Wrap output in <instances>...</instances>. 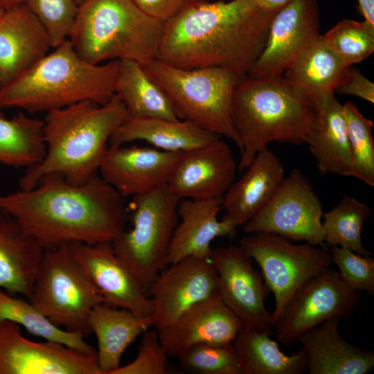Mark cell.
I'll list each match as a JSON object with an SVG mask.
<instances>
[{"label":"cell","instance_id":"d590c367","mask_svg":"<svg viewBox=\"0 0 374 374\" xmlns=\"http://www.w3.org/2000/svg\"><path fill=\"white\" fill-rule=\"evenodd\" d=\"M321 37L346 66L362 62L374 51V26L366 21L342 19Z\"/></svg>","mask_w":374,"mask_h":374},{"label":"cell","instance_id":"836d02e7","mask_svg":"<svg viewBox=\"0 0 374 374\" xmlns=\"http://www.w3.org/2000/svg\"><path fill=\"white\" fill-rule=\"evenodd\" d=\"M372 211L365 203L345 195L331 210L323 214V242L346 247L364 256L372 255L363 246L362 233Z\"/></svg>","mask_w":374,"mask_h":374},{"label":"cell","instance_id":"44dd1931","mask_svg":"<svg viewBox=\"0 0 374 374\" xmlns=\"http://www.w3.org/2000/svg\"><path fill=\"white\" fill-rule=\"evenodd\" d=\"M222 202V197L179 201V221L170 243L168 265L187 256L209 258L214 239L234 236L236 227L217 218Z\"/></svg>","mask_w":374,"mask_h":374},{"label":"cell","instance_id":"f546056e","mask_svg":"<svg viewBox=\"0 0 374 374\" xmlns=\"http://www.w3.org/2000/svg\"><path fill=\"white\" fill-rule=\"evenodd\" d=\"M270 335L242 327L233 344L242 374H301L307 371V359L301 349L287 355Z\"/></svg>","mask_w":374,"mask_h":374},{"label":"cell","instance_id":"74e56055","mask_svg":"<svg viewBox=\"0 0 374 374\" xmlns=\"http://www.w3.org/2000/svg\"><path fill=\"white\" fill-rule=\"evenodd\" d=\"M25 4L46 30L52 48L69 39L79 8L73 0H26Z\"/></svg>","mask_w":374,"mask_h":374},{"label":"cell","instance_id":"603a6c76","mask_svg":"<svg viewBox=\"0 0 374 374\" xmlns=\"http://www.w3.org/2000/svg\"><path fill=\"white\" fill-rule=\"evenodd\" d=\"M312 126L305 143L322 175L352 176L353 162L343 105L327 93L312 105Z\"/></svg>","mask_w":374,"mask_h":374},{"label":"cell","instance_id":"bcb514c9","mask_svg":"<svg viewBox=\"0 0 374 374\" xmlns=\"http://www.w3.org/2000/svg\"><path fill=\"white\" fill-rule=\"evenodd\" d=\"M75 3L80 6L81 4H82L86 0H73Z\"/></svg>","mask_w":374,"mask_h":374},{"label":"cell","instance_id":"277c9868","mask_svg":"<svg viewBox=\"0 0 374 374\" xmlns=\"http://www.w3.org/2000/svg\"><path fill=\"white\" fill-rule=\"evenodd\" d=\"M119 61L92 64L69 39L0 86V109L48 112L89 100L103 105L115 95Z\"/></svg>","mask_w":374,"mask_h":374},{"label":"cell","instance_id":"60d3db41","mask_svg":"<svg viewBox=\"0 0 374 374\" xmlns=\"http://www.w3.org/2000/svg\"><path fill=\"white\" fill-rule=\"evenodd\" d=\"M137 6L147 15L167 21L192 0H133Z\"/></svg>","mask_w":374,"mask_h":374},{"label":"cell","instance_id":"e0dca14e","mask_svg":"<svg viewBox=\"0 0 374 374\" xmlns=\"http://www.w3.org/2000/svg\"><path fill=\"white\" fill-rule=\"evenodd\" d=\"M217 292V272L209 258L187 256L166 265L150 287L154 327L172 323L185 310Z\"/></svg>","mask_w":374,"mask_h":374},{"label":"cell","instance_id":"83f0119b","mask_svg":"<svg viewBox=\"0 0 374 374\" xmlns=\"http://www.w3.org/2000/svg\"><path fill=\"white\" fill-rule=\"evenodd\" d=\"M219 137L186 121L128 117L114 130L109 145L143 141L163 151L185 152Z\"/></svg>","mask_w":374,"mask_h":374},{"label":"cell","instance_id":"e575fe53","mask_svg":"<svg viewBox=\"0 0 374 374\" xmlns=\"http://www.w3.org/2000/svg\"><path fill=\"white\" fill-rule=\"evenodd\" d=\"M353 162L352 176L374 186L373 123L351 102L343 105Z\"/></svg>","mask_w":374,"mask_h":374},{"label":"cell","instance_id":"9a60e30c","mask_svg":"<svg viewBox=\"0 0 374 374\" xmlns=\"http://www.w3.org/2000/svg\"><path fill=\"white\" fill-rule=\"evenodd\" d=\"M0 374H102L97 356L56 342L24 337L21 326L0 321Z\"/></svg>","mask_w":374,"mask_h":374},{"label":"cell","instance_id":"f1b7e54d","mask_svg":"<svg viewBox=\"0 0 374 374\" xmlns=\"http://www.w3.org/2000/svg\"><path fill=\"white\" fill-rule=\"evenodd\" d=\"M350 69L319 35L284 72V78L312 105L321 96L334 92L344 84L349 76Z\"/></svg>","mask_w":374,"mask_h":374},{"label":"cell","instance_id":"4316f807","mask_svg":"<svg viewBox=\"0 0 374 374\" xmlns=\"http://www.w3.org/2000/svg\"><path fill=\"white\" fill-rule=\"evenodd\" d=\"M89 324L96 335L97 361L102 374H112L121 366L127 348L146 330L154 327L153 317H140L130 310L100 303L89 316Z\"/></svg>","mask_w":374,"mask_h":374},{"label":"cell","instance_id":"6da1fadb","mask_svg":"<svg viewBox=\"0 0 374 374\" xmlns=\"http://www.w3.org/2000/svg\"><path fill=\"white\" fill-rule=\"evenodd\" d=\"M124 199L97 174L79 185L51 174L31 188L0 195V211L50 249L113 242L126 230L129 213Z\"/></svg>","mask_w":374,"mask_h":374},{"label":"cell","instance_id":"3957f363","mask_svg":"<svg viewBox=\"0 0 374 374\" xmlns=\"http://www.w3.org/2000/svg\"><path fill=\"white\" fill-rule=\"evenodd\" d=\"M128 117L116 94L103 105L85 100L46 112L43 120L45 155L26 168L19 188H31L51 174L73 184L85 183L97 174L112 134Z\"/></svg>","mask_w":374,"mask_h":374},{"label":"cell","instance_id":"ab89813d","mask_svg":"<svg viewBox=\"0 0 374 374\" xmlns=\"http://www.w3.org/2000/svg\"><path fill=\"white\" fill-rule=\"evenodd\" d=\"M168 357L157 330L148 329L141 335L135 359L120 366L112 374H166L170 371Z\"/></svg>","mask_w":374,"mask_h":374},{"label":"cell","instance_id":"4dcf8cb0","mask_svg":"<svg viewBox=\"0 0 374 374\" xmlns=\"http://www.w3.org/2000/svg\"><path fill=\"white\" fill-rule=\"evenodd\" d=\"M119 61L115 94L124 104L129 118L179 120L163 91L148 77L141 64Z\"/></svg>","mask_w":374,"mask_h":374},{"label":"cell","instance_id":"2e32d148","mask_svg":"<svg viewBox=\"0 0 374 374\" xmlns=\"http://www.w3.org/2000/svg\"><path fill=\"white\" fill-rule=\"evenodd\" d=\"M68 246L105 304L130 310L140 317H153L152 299L116 253L112 242Z\"/></svg>","mask_w":374,"mask_h":374},{"label":"cell","instance_id":"b9f144b4","mask_svg":"<svg viewBox=\"0 0 374 374\" xmlns=\"http://www.w3.org/2000/svg\"><path fill=\"white\" fill-rule=\"evenodd\" d=\"M335 91L341 94L355 96L374 103L373 82L355 69H350L348 80Z\"/></svg>","mask_w":374,"mask_h":374},{"label":"cell","instance_id":"7c38bea8","mask_svg":"<svg viewBox=\"0 0 374 374\" xmlns=\"http://www.w3.org/2000/svg\"><path fill=\"white\" fill-rule=\"evenodd\" d=\"M361 299L330 267L313 276L292 296L274 323L273 334L285 346L298 341L309 330L323 321L348 319Z\"/></svg>","mask_w":374,"mask_h":374},{"label":"cell","instance_id":"484cf974","mask_svg":"<svg viewBox=\"0 0 374 374\" xmlns=\"http://www.w3.org/2000/svg\"><path fill=\"white\" fill-rule=\"evenodd\" d=\"M44 251L12 216L0 211V288L28 299Z\"/></svg>","mask_w":374,"mask_h":374},{"label":"cell","instance_id":"52a82bcc","mask_svg":"<svg viewBox=\"0 0 374 374\" xmlns=\"http://www.w3.org/2000/svg\"><path fill=\"white\" fill-rule=\"evenodd\" d=\"M163 91L179 120L231 140L242 148L233 118V100L247 75L226 67L181 69L153 59L141 64Z\"/></svg>","mask_w":374,"mask_h":374},{"label":"cell","instance_id":"30bf717a","mask_svg":"<svg viewBox=\"0 0 374 374\" xmlns=\"http://www.w3.org/2000/svg\"><path fill=\"white\" fill-rule=\"evenodd\" d=\"M239 245L259 265L265 283L274 296L273 326L295 292L332 265L326 245L296 244L273 233H249Z\"/></svg>","mask_w":374,"mask_h":374},{"label":"cell","instance_id":"5b68a950","mask_svg":"<svg viewBox=\"0 0 374 374\" xmlns=\"http://www.w3.org/2000/svg\"><path fill=\"white\" fill-rule=\"evenodd\" d=\"M312 105L282 76H245L233 100V118L241 140L240 171L272 141L305 143Z\"/></svg>","mask_w":374,"mask_h":374},{"label":"cell","instance_id":"8d00e7d4","mask_svg":"<svg viewBox=\"0 0 374 374\" xmlns=\"http://www.w3.org/2000/svg\"><path fill=\"white\" fill-rule=\"evenodd\" d=\"M181 369L196 374H242L233 342L224 344H199L177 357Z\"/></svg>","mask_w":374,"mask_h":374},{"label":"cell","instance_id":"cb8c5ba5","mask_svg":"<svg viewBox=\"0 0 374 374\" xmlns=\"http://www.w3.org/2000/svg\"><path fill=\"white\" fill-rule=\"evenodd\" d=\"M332 318L301 335L298 341L310 374H366L374 368V353L346 341Z\"/></svg>","mask_w":374,"mask_h":374},{"label":"cell","instance_id":"f6af8a7d","mask_svg":"<svg viewBox=\"0 0 374 374\" xmlns=\"http://www.w3.org/2000/svg\"><path fill=\"white\" fill-rule=\"evenodd\" d=\"M26 0H0V7L8 10L25 3Z\"/></svg>","mask_w":374,"mask_h":374},{"label":"cell","instance_id":"7a4b0ae2","mask_svg":"<svg viewBox=\"0 0 374 374\" xmlns=\"http://www.w3.org/2000/svg\"><path fill=\"white\" fill-rule=\"evenodd\" d=\"M276 12L256 0H192L165 21L156 59L181 69L226 67L248 75Z\"/></svg>","mask_w":374,"mask_h":374},{"label":"cell","instance_id":"1f68e13d","mask_svg":"<svg viewBox=\"0 0 374 374\" xmlns=\"http://www.w3.org/2000/svg\"><path fill=\"white\" fill-rule=\"evenodd\" d=\"M43 121L23 113L8 118L0 111V163L28 168L44 157Z\"/></svg>","mask_w":374,"mask_h":374},{"label":"cell","instance_id":"ffe728a7","mask_svg":"<svg viewBox=\"0 0 374 374\" xmlns=\"http://www.w3.org/2000/svg\"><path fill=\"white\" fill-rule=\"evenodd\" d=\"M242 327L216 292L188 308L170 325L157 330L168 355L177 358L196 344L232 343Z\"/></svg>","mask_w":374,"mask_h":374},{"label":"cell","instance_id":"ee69618b","mask_svg":"<svg viewBox=\"0 0 374 374\" xmlns=\"http://www.w3.org/2000/svg\"><path fill=\"white\" fill-rule=\"evenodd\" d=\"M261 6L272 10H277L290 0H256Z\"/></svg>","mask_w":374,"mask_h":374},{"label":"cell","instance_id":"ba28073f","mask_svg":"<svg viewBox=\"0 0 374 374\" xmlns=\"http://www.w3.org/2000/svg\"><path fill=\"white\" fill-rule=\"evenodd\" d=\"M180 199L162 185L133 197L132 228L112 243L147 293L159 272L168 265V251L177 225Z\"/></svg>","mask_w":374,"mask_h":374},{"label":"cell","instance_id":"7bdbcfd3","mask_svg":"<svg viewBox=\"0 0 374 374\" xmlns=\"http://www.w3.org/2000/svg\"><path fill=\"white\" fill-rule=\"evenodd\" d=\"M364 21L374 26V0H357Z\"/></svg>","mask_w":374,"mask_h":374},{"label":"cell","instance_id":"d6986e66","mask_svg":"<svg viewBox=\"0 0 374 374\" xmlns=\"http://www.w3.org/2000/svg\"><path fill=\"white\" fill-rule=\"evenodd\" d=\"M236 163L220 137L183 152L167 186L179 199L222 197L233 182Z\"/></svg>","mask_w":374,"mask_h":374},{"label":"cell","instance_id":"ac0fdd59","mask_svg":"<svg viewBox=\"0 0 374 374\" xmlns=\"http://www.w3.org/2000/svg\"><path fill=\"white\" fill-rule=\"evenodd\" d=\"M182 153L136 145H109L98 171L124 198L133 197L167 184Z\"/></svg>","mask_w":374,"mask_h":374},{"label":"cell","instance_id":"4fadbf2b","mask_svg":"<svg viewBox=\"0 0 374 374\" xmlns=\"http://www.w3.org/2000/svg\"><path fill=\"white\" fill-rule=\"evenodd\" d=\"M217 292L244 328L273 334L271 312L265 304L270 291L253 260L240 245L212 249Z\"/></svg>","mask_w":374,"mask_h":374},{"label":"cell","instance_id":"8992f818","mask_svg":"<svg viewBox=\"0 0 374 374\" xmlns=\"http://www.w3.org/2000/svg\"><path fill=\"white\" fill-rule=\"evenodd\" d=\"M164 24L133 0H86L69 39L90 63L130 60L142 64L156 58Z\"/></svg>","mask_w":374,"mask_h":374},{"label":"cell","instance_id":"d6a6232c","mask_svg":"<svg viewBox=\"0 0 374 374\" xmlns=\"http://www.w3.org/2000/svg\"><path fill=\"white\" fill-rule=\"evenodd\" d=\"M8 320L24 327L30 334L56 342L87 355L97 356L96 349L80 333L64 330L51 322L28 300L8 294L0 288V321Z\"/></svg>","mask_w":374,"mask_h":374},{"label":"cell","instance_id":"9c48e42d","mask_svg":"<svg viewBox=\"0 0 374 374\" xmlns=\"http://www.w3.org/2000/svg\"><path fill=\"white\" fill-rule=\"evenodd\" d=\"M28 300L56 326L84 337L91 311L105 303L68 245L45 249Z\"/></svg>","mask_w":374,"mask_h":374},{"label":"cell","instance_id":"d4e9b609","mask_svg":"<svg viewBox=\"0 0 374 374\" xmlns=\"http://www.w3.org/2000/svg\"><path fill=\"white\" fill-rule=\"evenodd\" d=\"M246 169L222 196L226 213L222 219L236 228L243 226L263 207L284 178L282 163L267 147L256 155Z\"/></svg>","mask_w":374,"mask_h":374},{"label":"cell","instance_id":"7402d4cb","mask_svg":"<svg viewBox=\"0 0 374 374\" xmlns=\"http://www.w3.org/2000/svg\"><path fill=\"white\" fill-rule=\"evenodd\" d=\"M46 30L24 3L0 17V86L17 76L51 48Z\"/></svg>","mask_w":374,"mask_h":374},{"label":"cell","instance_id":"8fae6325","mask_svg":"<svg viewBox=\"0 0 374 374\" xmlns=\"http://www.w3.org/2000/svg\"><path fill=\"white\" fill-rule=\"evenodd\" d=\"M322 204L300 170L282 179L263 207L242 227L246 233H269L325 246Z\"/></svg>","mask_w":374,"mask_h":374},{"label":"cell","instance_id":"5bb4252c","mask_svg":"<svg viewBox=\"0 0 374 374\" xmlns=\"http://www.w3.org/2000/svg\"><path fill=\"white\" fill-rule=\"evenodd\" d=\"M317 0H290L274 13L264 48L248 75L282 76L319 36Z\"/></svg>","mask_w":374,"mask_h":374},{"label":"cell","instance_id":"7dc6e473","mask_svg":"<svg viewBox=\"0 0 374 374\" xmlns=\"http://www.w3.org/2000/svg\"><path fill=\"white\" fill-rule=\"evenodd\" d=\"M5 10H3L1 7H0V17L3 15V13L4 12Z\"/></svg>","mask_w":374,"mask_h":374},{"label":"cell","instance_id":"f35d334b","mask_svg":"<svg viewBox=\"0 0 374 374\" xmlns=\"http://www.w3.org/2000/svg\"><path fill=\"white\" fill-rule=\"evenodd\" d=\"M332 263L338 268L342 280L357 291L374 294V259L346 247H330Z\"/></svg>","mask_w":374,"mask_h":374}]
</instances>
